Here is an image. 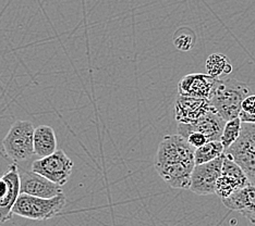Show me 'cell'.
I'll return each mask as SVG.
<instances>
[{"label":"cell","instance_id":"obj_1","mask_svg":"<svg viewBox=\"0 0 255 226\" xmlns=\"http://www.w3.org/2000/svg\"><path fill=\"white\" fill-rule=\"evenodd\" d=\"M194 151L183 136L167 135L160 142L154 166L158 175L170 187L190 189L191 176L195 166Z\"/></svg>","mask_w":255,"mask_h":226},{"label":"cell","instance_id":"obj_2","mask_svg":"<svg viewBox=\"0 0 255 226\" xmlns=\"http://www.w3.org/2000/svg\"><path fill=\"white\" fill-rule=\"evenodd\" d=\"M250 95V88L245 83L235 78H216L211 101L214 110L226 122L239 118L242 102Z\"/></svg>","mask_w":255,"mask_h":226},{"label":"cell","instance_id":"obj_3","mask_svg":"<svg viewBox=\"0 0 255 226\" xmlns=\"http://www.w3.org/2000/svg\"><path fill=\"white\" fill-rule=\"evenodd\" d=\"M67 198L61 193L53 198H39L26 194H20L12 210L18 216L34 221H46L60 214L66 207Z\"/></svg>","mask_w":255,"mask_h":226},{"label":"cell","instance_id":"obj_4","mask_svg":"<svg viewBox=\"0 0 255 226\" xmlns=\"http://www.w3.org/2000/svg\"><path fill=\"white\" fill-rule=\"evenodd\" d=\"M34 129L30 121H15L3 138L5 153L14 162H23L34 152Z\"/></svg>","mask_w":255,"mask_h":226},{"label":"cell","instance_id":"obj_5","mask_svg":"<svg viewBox=\"0 0 255 226\" xmlns=\"http://www.w3.org/2000/svg\"><path fill=\"white\" fill-rule=\"evenodd\" d=\"M225 154L242 167L250 184H255V123H242L240 137Z\"/></svg>","mask_w":255,"mask_h":226},{"label":"cell","instance_id":"obj_6","mask_svg":"<svg viewBox=\"0 0 255 226\" xmlns=\"http://www.w3.org/2000/svg\"><path fill=\"white\" fill-rule=\"evenodd\" d=\"M72 169V160L60 149L53 154L34 161L31 170L59 186H63L70 178Z\"/></svg>","mask_w":255,"mask_h":226},{"label":"cell","instance_id":"obj_7","mask_svg":"<svg viewBox=\"0 0 255 226\" xmlns=\"http://www.w3.org/2000/svg\"><path fill=\"white\" fill-rule=\"evenodd\" d=\"M248 185H250V181L242 167L230 156L225 154L222 174L216 183L215 194L220 199H225L247 187Z\"/></svg>","mask_w":255,"mask_h":226},{"label":"cell","instance_id":"obj_8","mask_svg":"<svg viewBox=\"0 0 255 226\" xmlns=\"http://www.w3.org/2000/svg\"><path fill=\"white\" fill-rule=\"evenodd\" d=\"M224 158L225 153L207 163L194 166L190 185V190L192 193L200 196L215 194L216 183L222 174Z\"/></svg>","mask_w":255,"mask_h":226},{"label":"cell","instance_id":"obj_9","mask_svg":"<svg viewBox=\"0 0 255 226\" xmlns=\"http://www.w3.org/2000/svg\"><path fill=\"white\" fill-rule=\"evenodd\" d=\"M225 125L226 121L216 111H211L193 123H178V134L187 138L191 133L198 132L204 135L208 142L220 141Z\"/></svg>","mask_w":255,"mask_h":226},{"label":"cell","instance_id":"obj_10","mask_svg":"<svg viewBox=\"0 0 255 226\" xmlns=\"http://www.w3.org/2000/svg\"><path fill=\"white\" fill-rule=\"evenodd\" d=\"M19 173L21 194L39 197V198H53L62 193L61 186L32 170L27 171L19 167Z\"/></svg>","mask_w":255,"mask_h":226},{"label":"cell","instance_id":"obj_11","mask_svg":"<svg viewBox=\"0 0 255 226\" xmlns=\"http://www.w3.org/2000/svg\"><path fill=\"white\" fill-rule=\"evenodd\" d=\"M211 111L215 110L208 99L179 95L175 102V118L178 123H193Z\"/></svg>","mask_w":255,"mask_h":226},{"label":"cell","instance_id":"obj_12","mask_svg":"<svg viewBox=\"0 0 255 226\" xmlns=\"http://www.w3.org/2000/svg\"><path fill=\"white\" fill-rule=\"evenodd\" d=\"M215 84L216 78L208 74L191 73L183 76L178 83V92L181 96L210 99Z\"/></svg>","mask_w":255,"mask_h":226},{"label":"cell","instance_id":"obj_13","mask_svg":"<svg viewBox=\"0 0 255 226\" xmlns=\"http://www.w3.org/2000/svg\"><path fill=\"white\" fill-rule=\"evenodd\" d=\"M2 178L7 183V193L4 194L2 198H0V224L9 221L12 218V210L21 194L20 173L18 165H11L8 172L3 174Z\"/></svg>","mask_w":255,"mask_h":226},{"label":"cell","instance_id":"obj_14","mask_svg":"<svg viewBox=\"0 0 255 226\" xmlns=\"http://www.w3.org/2000/svg\"><path fill=\"white\" fill-rule=\"evenodd\" d=\"M222 201L229 210L240 212L252 224H255V184L248 185Z\"/></svg>","mask_w":255,"mask_h":226},{"label":"cell","instance_id":"obj_15","mask_svg":"<svg viewBox=\"0 0 255 226\" xmlns=\"http://www.w3.org/2000/svg\"><path fill=\"white\" fill-rule=\"evenodd\" d=\"M57 137L51 126L39 125L34 131V152L45 158L57 151Z\"/></svg>","mask_w":255,"mask_h":226},{"label":"cell","instance_id":"obj_16","mask_svg":"<svg viewBox=\"0 0 255 226\" xmlns=\"http://www.w3.org/2000/svg\"><path fill=\"white\" fill-rule=\"evenodd\" d=\"M207 74L214 78L226 77L233 72V65L223 54H212L205 62Z\"/></svg>","mask_w":255,"mask_h":226},{"label":"cell","instance_id":"obj_17","mask_svg":"<svg viewBox=\"0 0 255 226\" xmlns=\"http://www.w3.org/2000/svg\"><path fill=\"white\" fill-rule=\"evenodd\" d=\"M225 153V148L220 141H213L206 143L204 146L196 148L194 151L195 165L207 163L215 160Z\"/></svg>","mask_w":255,"mask_h":226},{"label":"cell","instance_id":"obj_18","mask_svg":"<svg viewBox=\"0 0 255 226\" xmlns=\"http://www.w3.org/2000/svg\"><path fill=\"white\" fill-rule=\"evenodd\" d=\"M241 130H242V122L239 118H236L234 120L226 122V125L223 131V135L220 137V142H222L225 150L230 148L238 141V138L240 137V134H241Z\"/></svg>","mask_w":255,"mask_h":226},{"label":"cell","instance_id":"obj_19","mask_svg":"<svg viewBox=\"0 0 255 226\" xmlns=\"http://www.w3.org/2000/svg\"><path fill=\"white\" fill-rule=\"evenodd\" d=\"M239 119L242 123H255V95H249L242 102Z\"/></svg>","mask_w":255,"mask_h":226},{"label":"cell","instance_id":"obj_20","mask_svg":"<svg viewBox=\"0 0 255 226\" xmlns=\"http://www.w3.org/2000/svg\"><path fill=\"white\" fill-rule=\"evenodd\" d=\"M195 42V37L191 34H178L173 38V46L179 50V51H189L193 48Z\"/></svg>","mask_w":255,"mask_h":226},{"label":"cell","instance_id":"obj_21","mask_svg":"<svg viewBox=\"0 0 255 226\" xmlns=\"http://www.w3.org/2000/svg\"><path fill=\"white\" fill-rule=\"evenodd\" d=\"M185 139H187L191 146L195 149L204 146L206 143H208V139L204 135L201 134V133H198V132L191 133V134Z\"/></svg>","mask_w":255,"mask_h":226}]
</instances>
